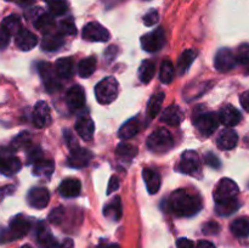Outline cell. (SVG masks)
<instances>
[{
    "label": "cell",
    "mask_w": 249,
    "mask_h": 248,
    "mask_svg": "<svg viewBox=\"0 0 249 248\" xmlns=\"http://www.w3.org/2000/svg\"><path fill=\"white\" fill-rule=\"evenodd\" d=\"M104 215L112 221H118L122 216V203L121 197L117 196L111 203L104 208Z\"/></svg>",
    "instance_id": "1f68e13d"
},
{
    "label": "cell",
    "mask_w": 249,
    "mask_h": 248,
    "mask_svg": "<svg viewBox=\"0 0 249 248\" xmlns=\"http://www.w3.org/2000/svg\"><path fill=\"white\" fill-rule=\"evenodd\" d=\"M238 191H240V189L233 180L224 177L218 182L215 190H214V199H215V202H223L226 199L235 198Z\"/></svg>",
    "instance_id": "8992f818"
},
{
    "label": "cell",
    "mask_w": 249,
    "mask_h": 248,
    "mask_svg": "<svg viewBox=\"0 0 249 248\" xmlns=\"http://www.w3.org/2000/svg\"><path fill=\"white\" fill-rule=\"evenodd\" d=\"M65 139H66V143L68 145V147H70V150H72V148L77 147V140H75V138L73 136L72 131L71 130H65Z\"/></svg>",
    "instance_id": "816d5d0a"
},
{
    "label": "cell",
    "mask_w": 249,
    "mask_h": 248,
    "mask_svg": "<svg viewBox=\"0 0 249 248\" xmlns=\"http://www.w3.org/2000/svg\"><path fill=\"white\" fill-rule=\"evenodd\" d=\"M82 190V184L78 179H73V177H68L65 179L58 186V192L62 197H67V198H72V197H77L80 194Z\"/></svg>",
    "instance_id": "44dd1931"
},
{
    "label": "cell",
    "mask_w": 249,
    "mask_h": 248,
    "mask_svg": "<svg viewBox=\"0 0 249 248\" xmlns=\"http://www.w3.org/2000/svg\"><path fill=\"white\" fill-rule=\"evenodd\" d=\"M63 45V39L61 35H45L41 40V48L46 51L58 50Z\"/></svg>",
    "instance_id": "8d00e7d4"
},
{
    "label": "cell",
    "mask_w": 249,
    "mask_h": 248,
    "mask_svg": "<svg viewBox=\"0 0 249 248\" xmlns=\"http://www.w3.org/2000/svg\"><path fill=\"white\" fill-rule=\"evenodd\" d=\"M15 189L16 187L14 185H5V186L0 187V202L6 198L7 196H11L15 192Z\"/></svg>",
    "instance_id": "681fc988"
},
{
    "label": "cell",
    "mask_w": 249,
    "mask_h": 248,
    "mask_svg": "<svg viewBox=\"0 0 249 248\" xmlns=\"http://www.w3.org/2000/svg\"><path fill=\"white\" fill-rule=\"evenodd\" d=\"M16 46L22 51H29L34 49L38 44V38L34 33L27 31V29H22L18 34L16 35Z\"/></svg>",
    "instance_id": "ffe728a7"
},
{
    "label": "cell",
    "mask_w": 249,
    "mask_h": 248,
    "mask_svg": "<svg viewBox=\"0 0 249 248\" xmlns=\"http://www.w3.org/2000/svg\"><path fill=\"white\" fill-rule=\"evenodd\" d=\"M29 143H31V135H29V133L23 131L12 140L11 146L14 150H22V148L28 147Z\"/></svg>",
    "instance_id": "60d3db41"
},
{
    "label": "cell",
    "mask_w": 249,
    "mask_h": 248,
    "mask_svg": "<svg viewBox=\"0 0 249 248\" xmlns=\"http://www.w3.org/2000/svg\"><path fill=\"white\" fill-rule=\"evenodd\" d=\"M1 28L5 32L10 34V35H17L19 32L22 31V23L21 19L16 15H10V16L5 17L1 22Z\"/></svg>",
    "instance_id": "f1b7e54d"
},
{
    "label": "cell",
    "mask_w": 249,
    "mask_h": 248,
    "mask_svg": "<svg viewBox=\"0 0 249 248\" xmlns=\"http://www.w3.org/2000/svg\"><path fill=\"white\" fill-rule=\"evenodd\" d=\"M53 162L51 159H46V158H40L33 163V173L36 177H50L51 174L53 173Z\"/></svg>",
    "instance_id": "d4e9b609"
},
{
    "label": "cell",
    "mask_w": 249,
    "mask_h": 248,
    "mask_svg": "<svg viewBox=\"0 0 249 248\" xmlns=\"http://www.w3.org/2000/svg\"><path fill=\"white\" fill-rule=\"evenodd\" d=\"M95 95L101 105H108L117 99L118 95V82L114 77H107L97 83L95 87Z\"/></svg>",
    "instance_id": "3957f363"
},
{
    "label": "cell",
    "mask_w": 249,
    "mask_h": 248,
    "mask_svg": "<svg viewBox=\"0 0 249 248\" xmlns=\"http://www.w3.org/2000/svg\"><path fill=\"white\" fill-rule=\"evenodd\" d=\"M36 27L39 32H41L43 34L48 35L55 28V21H53V17L48 14H43L39 17H36Z\"/></svg>",
    "instance_id": "d6a6232c"
},
{
    "label": "cell",
    "mask_w": 249,
    "mask_h": 248,
    "mask_svg": "<svg viewBox=\"0 0 249 248\" xmlns=\"http://www.w3.org/2000/svg\"><path fill=\"white\" fill-rule=\"evenodd\" d=\"M179 170L184 174L194 175L201 170L199 157L195 151H185L179 162Z\"/></svg>",
    "instance_id": "30bf717a"
},
{
    "label": "cell",
    "mask_w": 249,
    "mask_h": 248,
    "mask_svg": "<svg viewBox=\"0 0 249 248\" xmlns=\"http://www.w3.org/2000/svg\"><path fill=\"white\" fill-rule=\"evenodd\" d=\"M75 131L85 141H90L94 136L95 124L89 116H82L75 122Z\"/></svg>",
    "instance_id": "e0dca14e"
},
{
    "label": "cell",
    "mask_w": 249,
    "mask_h": 248,
    "mask_svg": "<svg viewBox=\"0 0 249 248\" xmlns=\"http://www.w3.org/2000/svg\"><path fill=\"white\" fill-rule=\"evenodd\" d=\"M138 151L139 150L136 146L131 145V143H128V142L119 143L116 148L117 155L124 158H134L136 155H138Z\"/></svg>",
    "instance_id": "f35d334b"
},
{
    "label": "cell",
    "mask_w": 249,
    "mask_h": 248,
    "mask_svg": "<svg viewBox=\"0 0 249 248\" xmlns=\"http://www.w3.org/2000/svg\"><path fill=\"white\" fill-rule=\"evenodd\" d=\"M66 100H67L68 106H70V108L72 109V111L82 108V107L84 106L85 102L84 89H83L80 85H73V87L70 88V90L67 91Z\"/></svg>",
    "instance_id": "ac0fdd59"
},
{
    "label": "cell",
    "mask_w": 249,
    "mask_h": 248,
    "mask_svg": "<svg viewBox=\"0 0 249 248\" xmlns=\"http://www.w3.org/2000/svg\"><path fill=\"white\" fill-rule=\"evenodd\" d=\"M91 159L92 153L89 150L77 146L71 150L70 156L67 158V164L72 168H84L89 164Z\"/></svg>",
    "instance_id": "4fadbf2b"
},
{
    "label": "cell",
    "mask_w": 249,
    "mask_h": 248,
    "mask_svg": "<svg viewBox=\"0 0 249 248\" xmlns=\"http://www.w3.org/2000/svg\"><path fill=\"white\" fill-rule=\"evenodd\" d=\"M197 57V51L194 49H187L184 53L180 55L179 60H178V72L179 74H185L189 71L190 66L192 65Z\"/></svg>",
    "instance_id": "4316f807"
},
{
    "label": "cell",
    "mask_w": 249,
    "mask_h": 248,
    "mask_svg": "<svg viewBox=\"0 0 249 248\" xmlns=\"http://www.w3.org/2000/svg\"><path fill=\"white\" fill-rule=\"evenodd\" d=\"M218 231L219 225L216 223H214V221H209V223H207L203 226V232L206 235H215V233H218Z\"/></svg>",
    "instance_id": "c3c4849f"
},
{
    "label": "cell",
    "mask_w": 249,
    "mask_h": 248,
    "mask_svg": "<svg viewBox=\"0 0 249 248\" xmlns=\"http://www.w3.org/2000/svg\"><path fill=\"white\" fill-rule=\"evenodd\" d=\"M117 53H118V49H117V46L111 45L108 49H107L106 53H105V56L108 58V61H111V60H113V58H116Z\"/></svg>",
    "instance_id": "9f6ffc18"
},
{
    "label": "cell",
    "mask_w": 249,
    "mask_h": 248,
    "mask_svg": "<svg viewBox=\"0 0 249 248\" xmlns=\"http://www.w3.org/2000/svg\"><path fill=\"white\" fill-rule=\"evenodd\" d=\"M104 248H121V247H119L118 245H109V246H106V247H104Z\"/></svg>",
    "instance_id": "91938a15"
},
{
    "label": "cell",
    "mask_w": 249,
    "mask_h": 248,
    "mask_svg": "<svg viewBox=\"0 0 249 248\" xmlns=\"http://www.w3.org/2000/svg\"><path fill=\"white\" fill-rule=\"evenodd\" d=\"M218 119L221 124L231 128V126H235L240 123L242 116H241L240 111L236 107L231 106V105H226L219 111Z\"/></svg>",
    "instance_id": "2e32d148"
},
{
    "label": "cell",
    "mask_w": 249,
    "mask_h": 248,
    "mask_svg": "<svg viewBox=\"0 0 249 248\" xmlns=\"http://www.w3.org/2000/svg\"><path fill=\"white\" fill-rule=\"evenodd\" d=\"M119 187V179L118 177L113 175V177L109 179L108 186H107V195H112L113 192H116Z\"/></svg>",
    "instance_id": "f907efd6"
},
{
    "label": "cell",
    "mask_w": 249,
    "mask_h": 248,
    "mask_svg": "<svg viewBox=\"0 0 249 248\" xmlns=\"http://www.w3.org/2000/svg\"><path fill=\"white\" fill-rule=\"evenodd\" d=\"M238 142V135L233 129L228 128L225 130L221 131L219 134L218 139H216V143H218V147L223 151H229L232 150L236 147Z\"/></svg>",
    "instance_id": "d6986e66"
},
{
    "label": "cell",
    "mask_w": 249,
    "mask_h": 248,
    "mask_svg": "<svg viewBox=\"0 0 249 248\" xmlns=\"http://www.w3.org/2000/svg\"><path fill=\"white\" fill-rule=\"evenodd\" d=\"M7 1H9V0H7Z\"/></svg>",
    "instance_id": "03108f58"
},
{
    "label": "cell",
    "mask_w": 249,
    "mask_h": 248,
    "mask_svg": "<svg viewBox=\"0 0 249 248\" xmlns=\"http://www.w3.org/2000/svg\"><path fill=\"white\" fill-rule=\"evenodd\" d=\"M219 119L215 113H204L195 119V126L203 136H209L218 129Z\"/></svg>",
    "instance_id": "ba28073f"
},
{
    "label": "cell",
    "mask_w": 249,
    "mask_h": 248,
    "mask_svg": "<svg viewBox=\"0 0 249 248\" xmlns=\"http://www.w3.org/2000/svg\"><path fill=\"white\" fill-rule=\"evenodd\" d=\"M19 248H33V247H31L29 245H24V246H22V247H19Z\"/></svg>",
    "instance_id": "94428289"
},
{
    "label": "cell",
    "mask_w": 249,
    "mask_h": 248,
    "mask_svg": "<svg viewBox=\"0 0 249 248\" xmlns=\"http://www.w3.org/2000/svg\"><path fill=\"white\" fill-rule=\"evenodd\" d=\"M100 248H104V247H100Z\"/></svg>",
    "instance_id": "e7e4bbea"
},
{
    "label": "cell",
    "mask_w": 249,
    "mask_h": 248,
    "mask_svg": "<svg viewBox=\"0 0 249 248\" xmlns=\"http://www.w3.org/2000/svg\"><path fill=\"white\" fill-rule=\"evenodd\" d=\"M139 130H140V123H139L138 118H131L121 126L118 131V136L122 140H128V139L135 136L139 133Z\"/></svg>",
    "instance_id": "484cf974"
},
{
    "label": "cell",
    "mask_w": 249,
    "mask_h": 248,
    "mask_svg": "<svg viewBox=\"0 0 249 248\" xmlns=\"http://www.w3.org/2000/svg\"><path fill=\"white\" fill-rule=\"evenodd\" d=\"M160 119L169 125H179L184 121V112L178 105H170L163 111Z\"/></svg>",
    "instance_id": "7402d4cb"
},
{
    "label": "cell",
    "mask_w": 249,
    "mask_h": 248,
    "mask_svg": "<svg viewBox=\"0 0 249 248\" xmlns=\"http://www.w3.org/2000/svg\"><path fill=\"white\" fill-rule=\"evenodd\" d=\"M142 177L146 182V187H147V191L151 195H156L160 191V177L157 172L152 169H148L145 168L142 170Z\"/></svg>",
    "instance_id": "603a6c76"
},
{
    "label": "cell",
    "mask_w": 249,
    "mask_h": 248,
    "mask_svg": "<svg viewBox=\"0 0 249 248\" xmlns=\"http://www.w3.org/2000/svg\"><path fill=\"white\" fill-rule=\"evenodd\" d=\"M240 102L241 105H242L243 108L249 112V90H247V91H245L242 95H241Z\"/></svg>",
    "instance_id": "11a10c76"
},
{
    "label": "cell",
    "mask_w": 249,
    "mask_h": 248,
    "mask_svg": "<svg viewBox=\"0 0 249 248\" xmlns=\"http://www.w3.org/2000/svg\"><path fill=\"white\" fill-rule=\"evenodd\" d=\"M10 43V34L0 28V49H5Z\"/></svg>",
    "instance_id": "f5cc1de1"
},
{
    "label": "cell",
    "mask_w": 249,
    "mask_h": 248,
    "mask_svg": "<svg viewBox=\"0 0 249 248\" xmlns=\"http://www.w3.org/2000/svg\"><path fill=\"white\" fill-rule=\"evenodd\" d=\"M27 155H28V162L33 164V163H36V160L43 158V151H41V148L39 147V146H36V147L31 148Z\"/></svg>",
    "instance_id": "bcb514c9"
},
{
    "label": "cell",
    "mask_w": 249,
    "mask_h": 248,
    "mask_svg": "<svg viewBox=\"0 0 249 248\" xmlns=\"http://www.w3.org/2000/svg\"><path fill=\"white\" fill-rule=\"evenodd\" d=\"M236 60L242 65H249V44H242L237 49Z\"/></svg>",
    "instance_id": "7bdbcfd3"
},
{
    "label": "cell",
    "mask_w": 249,
    "mask_h": 248,
    "mask_svg": "<svg viewBox=\"0 0 249 248\" xmlns=\"http://www.w3.org/2000/svg\"><path fill=\"white\" fill-rule=\"evenodd\" d=\"M174 78V67L173 63L169 60H164L160 66V82L164 84H169Z\"/></svg>",
    "instance_id": "74e56055"
},
{
    "label": "cell",
    "mask_w": 249,
    "mask_h": 248,
    "mask_svg": "<svg viewBox=\"0 0 249 248\" xmlns=\"http://www.w3.org/2000/svg\"><path fill=\"white\" fill-rule=\"evenodd\" d=\"M33 123L36 128H45L50 125L51 114L50 108L45 101H39L34 106L33 111Z\"/></svg>",
    "instance_id": "9a60e30c"
},
{
    "label": "cell",
    "mask_w": 249,
    "mask_h": 248,
    "mask_svg": "<svg viewBox=\"0 0 249 248\" xmlns=\"http://www.w3.org/2000/svg\"><path fill=\"white\" fill-rule=\"evenodd\" d=\"M22 164L21 160L14 155L11 148L0 147V173L7 177L19 172Z\"/></svg>",
    "instance_id": "5b68a950"
},
{
    "label": "cell",
    "mask_w": 249,
    "mask_h": 248,
    "mask_svg": "<svg viewBox=\"0 0 249 248\" xmlns=\"http://www.w3.org/2000/svg\"><path fill=\"white\" fill-rule=\"evenodd\" d=\"M58 31L61 34H66V35H73L77 33V28H75L72 18L62 19L58 24Z\"/></svg>",
    "instance_id": "b9f144b4"
},
{
    "label": "cell",
    "mask_w": 249,
    "mask_h": 248,
    "mask_svg": "<svg viewBox=\"0 0 249 248\" xmlns=\"http://www.w3.org/2000/svg\"><path fill=\"white\" fill-rule=\"evenodd\" d=\"M238 208H240V202L236 199V197L235 198L226 199V201L223 202H216L215 204V212L220 216L231 215L235 212H237Z\"/></svg>",
    "instance_id": "83f0119b"
},
{
    "label": "cell",
    "mask_w": 249,
    "mask_h": 248,
    "mask_svg": "<svg viewBox=\"0 0 249 248\" xmlns=\"http://www.w3.org/2000/svg\"><path fill=\"white\" fill-rule=\"evenodd\" d=\"M164 92H158V94L153 95L152 97L148 101L147 106V114L150 118H155L160 111V107H162L163 101H164Z\"/></svg>",
    "instance_id": "d590c367"
},
{
    "label": "cell",
    "mask_w": 249,
    "mask_h": 248,
    "mask_svg": "<svg viewBox=\"0 0 249 248\" xmlns=\"http://www.w3.org/2000/svg\"><path fill=\"white\" fill-rule=\"evenodd\" d=\"M196 248H215V246L209 241H199Z\"/></svg>",
    "instance_id": "6f0895ef"
},
{
    "label": "cell",
    "mask_w": 249,
    "mask_h": 248,
    "mask_svg": "<svg viewBox=\"0 0 249 248\" xmlns=\"http://www.w3.org/2000/svg\"><path fill=\"white\" fill-rule=\"evenodd\" d=\"M49 10L53 16H61L68 10V2L66 0H53L49 2Z\"/></svg>",
    "instance_id": "ab89813d"
},
{
    "label": "cell",
    "mask_w": 249,
    "mask_h": 248,
    "mask_svg": "<svg viewBox=\"0 0 249 248\" xmlns=\"http://www.w3.org/2000/svg\"><path fill=\"white\" fill-rule=\"evenodd\" d=\"M178 248H194L195 245L191 240L189 238H179L177 242Z\"/></svg>",
    "instance_id": "db71d44e"
},
{
    "label": "cell",
    "mask_w": 249,
    "mask_h": 248,
    "mask_svg": "<svg viewBox=\"0 0 249 248\" xmlns=\"http://www.w3.org/2000/svg\"><path fill=\"white\" fill-rule=\"evenodd\" d=\"M95 68H96V58H95L94 56L83 58V60L78 63V74L82 78H88L94 73Z\"/></svg>",
    "instance_id": "836d02e7"
},
{
    "label": "cell",
    "mask_w": 249,
    "mask_h": 248,
    "mask_svg": "<svg viewBox=\"0 0 249 248\" xmlns=\"http://www.w3.org/2000/svg\"><path fill=\"white\" fill-rule=\"evenodd\" d=\"M29 230H31V221L21 214L16 215L10 221L9 229L0 232V243L10 242V241L23 237L29 232Z\"/></svg>",
    "instance_id": "7a4b0ae2"
},
{
    "label": "cell",
    "mask_w": 249,
    "mask_h": 248,
    "mask_svg": "<svg viewBox=\"0 0 249 248\" xmlns=\"http://www.w3.org/2000/svg\"><path fill=\"white\" fill-rule=\"evenodd\" d=\"M236 63H237L236 55L230 49H220L216 53L214 65H215V68L219 72H229V71L235 67Z\"/></svg>",
    "instance_id": "7c38bea8"
},
{
    "label": "cell",
    "mask_w": 249,
    "mask_h": 248,
    "mask_svg": "<svg viewBox=\"0 0 249 248\" xmlns=\"http://www.w3.org/2000/svg\"><path fill=\"white\" fill-rule=\"evenodd\" d=\"M202 198L199 195L187 190H177L170 195L168 207L170 212L177 216L196 215L202 209Z\"/></svg>",
    "instance_id": "6da1fadb"
},
{
    "label": "cell",
    "mask_w": 249,
    "mask_h": 248,
    "mask_svg": "<svg viewBox=\"0 0 249 248\" xmlns=\"http://www.w3.org/2000/svg\"><path fill=\"white\" fill-rule=\"evenodd\" d=\"M73 67H74V62L71 57L58 58L55 63L56 73L61 78H70L73 73Z\"/></svg>",
    "instance_id": "4dcf8cb0"
},
{
    "label": "cell",
    "mask_w": 249,
    "mask_h": 248,
    "mask_svg": "<svg viewBox=\"0 0 249 248\" xmlns=\"http://www.w3.org/2000/svg\"><path fill=\"white\" fill-rule=\"evenodd\" d=\"M27 201H28L29 206L33 207V208L43 209L49 204L50 194L45 187H34L28 192Z\"/></svg>",
    "instance_id": "5bb4252c"
},
{
    "label": "cell",
    "mask_w": 249,
    "mask_h": 248,
    "mask_svg": "<svg viewBox=\"0 0 249 248\" xmlns=\"http://www.w3.org/2000/svg\"><path fill=\"white\" fill-rule=\"evenodd\" d=\"M230 230L236 237H248L249 236V219L246 216L235 219L231 223Z\"/></svg>",
    "instance_id": "f546056e"
},
{
    "label": "cell",
    "mask_w": 249,
    "mask_h": 248,
    "mask_svg": "<svg viewBox=\"0 0 249 248\" xmlns=\"http://www.w3.org/2000/svg\"><path fill=\"white\" fill-rule=\"evenodd\" d=\"M165 44V33L162 28L155 29L151 33L141 36V46L147 53H155Z\"/></svg>",
    "instance_id": "52a82bcc"
},
{
    "label": "cell",
    "mask_w": 249,
    "mask_h": 248,
    "mask_svg": "<svg viewBox=\"0 0 249 248\" xmlns=\"http://www.w3.org/2000/svg\"><path fill=\"white\" fill-rule=\"evenodd\" d=\"M148 150L155 153H165L173 147V138L167 129L160 128L147 138Z\"/></svg>",
    "instance_id": "277c9868"
},
{
    "label": "cell",
    "mask_w": 249,
    "mask_h": 248,
    "mask_svg": "<svg viewBox=\"0 0 249 248\" xmlns=\"http://www.w3.org/2000/svg\"><path fill=\"white\" fill-rule=\"evenodd\" d=\"M36 238H38V242L40 243L43 247H46V248L58 247L57 241L55 240L53 233L50 232V230H49L43 223L39 224L38 229H36Z\"/></svg>",
    "instance_id": "cb8c5ba5"
},
{
    "label": "cell",
    "mask_w": 249,
    "mask_h": 248,
    "mask_svg": "<svg viewBox=\"0 0 249 248\" xmlns=\"http://www.w3.org/2000/svg\"><path fill=\"white\" fill-rule=\"evenodd\" d=\"M155 65L153 62H151L150 60H146L141 63L140 68H139V79L143 84H147L152 80L153 75H155Z\"/></svg>",
    "instance_id": "e575fe53"
},
{
    "label": "cell",
    "mask_w": 249,
    "mask_h": 248,
    "mask_svg": "<svg viewBox=\"0 0 249 248\" xmlns=\"http://www.w3.org/2000/svg\"><path fill=\"white\" fill-rule=\"evenodd\" d=\"M83 38L88 41H107L109 32L97 22H89L83 28Z\"/></svg>",
    "instance_id": "8fae6325"
},
{
    "label": "cell",
    "mask_w": 249,
    "mask_h": 248,
    "mask_svg": "<svg viewBox=\"0 0 249 248\" xmlns=\"http://www.w3.org/2000/svg\"><path fill=\"white\" fill-rule=\"evenodd\" d=\"M44 1H46V2H50V1H53V0H44Z\"/></svg>",
    "instance_id": "6125c7cd"
},
{
    "label": "cell",
    "mask_w": 249,
    "mask_h": 248,
    "mask_svg": "<svg viewBox=\"0 0 249 248\" xmlns=\"http://www.w3.org/2000/svg\"><path fill=\"white\" fill-rule=\"evenodd\" d=\"M247 73H249V70H248V72H247Z\"/></svg>",
    "instance_id": "be15d7a7"
},
{
    "label": "cell",
    "mask_w": 249,
    "mask_h": 248,
    "mask_svg": "<svg viewBox=\"0 0 249 248\" xmlns=\"http://www.w3.org/2000/svg\"><path fill=\"white\" fill-rule=\"evenodd\" d=\"M38 72L48 91L53 92L60 88V83L56 78V72L53 70L50 63L45 62V61H40L38 63Z\"/></svg>",
    "instance_id": "9c48e42d"
},
{
    "label": "cell",
    "mask_w": 249,
    "mask_h": 248,
    "mask_svg": "<svg viewBox=\"0 0 249 248\" xmlns=\"http://www.w3.org/2000/svg\"><path fill=\"white\" fill-rule=\"evenodd\" d=\"M63 215H65V209L62 207H57V208L53 209L51 213L49 214V220L53 224H60L62 221Z\"/></svg>",
    "instance_id": "ee69618b"
},
{
    "label": "cell",
    "mask_w": 249,
    "mask_h": 248,
    "mask_svg": "<svg viewBox=\"0 0 249 248\" xmlns=\"http://www.w3.org/2000/svg\"><path fill=\"white\" fill-rule=\"evenodd\" d=\"M19 2L23 5H31V4H33L34 0H19Z\"/></svg>",
    "instance_id": "680465c9"
},
{
    "label": "cell",
    "mask_w": 249,
    "mask_h": 248,
    "mask_svg": "<svg viewBox=\"0 0 249 248\" xmlns=\"http://www.w3.org/2000/svg\"><path fill=\"white\" fill-rule=\"evenodd\" d=\"M204 160H206L207 164L211 165L212 168L220 167V160H219V158L216 157L215 155H213V153H207V155L204 156Z\"/></svg>",
    "instance_id": "7dc6e473"
},
{
    "label": "cell",
    "mask_w": 249,
    "mask_h": 248,
    "mask_svg": "<svg viewBox=\"0 0 249 248\" xmlns=\"http://www.w3.org/2000/svg\"><path fill=\"white\" fill-rule=\"evenodd\" d=\"M158 21H160V15H158L157 10H151L143 16V23L147 27L155 26Z\"/></svg>",
    "instance_id": "f6af8a7d"
}]
</instances>
